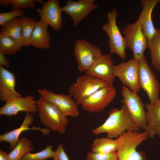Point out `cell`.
<instances>
[{
    "mask_svg": "<svg viewBox=\"0 0 160 160\" xmlns=\"http://www.w3.org/2000/svg\"><path fill=\"white\" fill-rule=\"evenodd\" d=\"M13 10H21L22 9H33L35 7V2L42 4L44 2L41 0H9Z\"/></svg>",
    "mask_w": 160,
    "mask_h": 160,
    "instance_id": "cell-29",
    "label": "cell"
},
{
    "mask_svg": "<svg viewBox=\"0 0 160 160\" xmlns=\"http://www.w3.org/2000/svg\"><path fill=\"white\" fill-rule=\"evenodd\" d=\"M148 41L151 64L156 70L160 73V29H157L155 35Z\"/></svg>",
    "mask_w": 160,
    "mask_h": 160,
    "instance_id": "cell-23",
    "label": "cell"
},
{
    "mask_svg": "<svg viewBox=\"0 0 160 160\" xmlns=\"http://www.w3.org/2000/svg\"><path fill=\"white\" fill-rule=\"evenodd\" d=\"M73 49L78 69L81 72L87 71L102 54L99 47L84 39L76 40L74 44Z\"/></svg>",
    "mask_w": 160,
    "mask_h": 160,
    "instance_id": "cell-9",
    "label": "cell"
},
{
    "mask_svg": "<svg viewBox=\"0 0 160 160\" xmlns=\"http://www.w3.org/2000/svg\"><path fill=\"white\" fill-rule=\"evenodd\" d=\"M34 98L33 96L29 95L25 97H17L7 101L0 108V115L11 116L21 111L36 114L38 110Z\"/></svg>",
    "mask_w": 160,
    "mask_h": 160,
    "instance_id": "cell-15",
    "label": "cell"
},
{
    "mask_svg": "<svg viewBox=\"0 0 160 160\" xmlns=\"http://www.w3.org/2000/svg\"><path fill=\"white\" fill-rule=\"evenodd\" d=\"M116 160H120L119 159H116Z\"/></svg>",
    "mask_w": 160,
    "mask_h": 160,
    "instance_id": "cell-36",
    "label": "cell"
},
{
    "mask_svg": "<svg viewBox=\"0 0 160 160\" xmlns=\"http://www.w3.org/2000/svg\"><path fill=\"white\" fill-rule=\"evenodd\" d=\"M36 10L41 20L50 25L53 30H61L63 22L62 12L57 0H48L44 3L41 9L38 8Z\"/></svg>",
    "mask_w": 160,
    "mask_h": 160,
    "instance_id": "cell-16",
    "label": "cell"
},
{
    "mask_svg": "<svg viewBox=\"0 0 160 160\" xmlns=\"http://www.w3.org/2000/svg\"><path fill=\"white\" fill-rule=\"evenodd\" d=\"M5 55L2 52L0 51V66L9 67L10 66V63Z\"/></svg>",
    "mask_w": 160,
    "mask_h": 160,
    "instance_id": "cell-33",
    "label": "cell"
},
{
    "mask_svg": "<svg viewBox=\"0 0 160 160\" xmlns=\"http://www.w3.org/2000/svg\"><path fill=\"white\" fill-rule=\"evenodd\" d=\"M48 26L41 20L37 22L32 34V45L39 49L50 48L51 38L47 31Z\"/></svg>",
    "mask_w": 160,
    "mask_h": 160,
    "instance_id": "cell-21",
    "label": "cell"
},
{
    "mask_svg": "<svg viewBox=\"0 0 160 160\" xmlns=\"http://www.w3.org/2000/svg\"><path fill=\"white\" fill-rule=\"evenodd\" d=\"M139 63V81L140 87L147 94L149 103L154 105L159 99L160 83L148 65L145 55Z\"/></svg>",
    "mask_w": 160,
    "mask_h": 160,
    "instance_id": "cell-7",
    "label": "cell"
},
{
    "mask_svg": "<svg viewBox=\"0 0 160 160\" xmlns=\"http://www.w3.org/2000/svg\"><path fill=\"white\" fill-rule=\"evenodd\" d=\"M108 85L103 80L88 74L79 76L69 88V93L77 104L81 105L86 99L98 90Z\"/></svg>",
    "mask_w": 160,
    "mask_h": 160,
    "instance_id": "cell-8",
    "label": "cell"
},
{
    "mask_svg": "<svg viewBox=\"0 0 160 160\" xmlns=\"http://www.w3.org/2000/svg\"><path fill=\"white\" fill-rule=\"evenodd\" d=\"M10 4L9 0H0V4L4 7H8Z\"/></svg>",
    "mask_w": 160,
    "mask_h": 160,
    "instance_id": "cell-35",
    "label": "cell"
},
{
    "mask_svg": "<svg viewBox=\"0 0 160 160\" xmlns=\"http://www.w3.org/2000/svg\"><path fill=\"white\" fill-rule=\"evenodd\" d=\"M109 116L101 125L92 130L95 135L107 133V137L117 139L127 131H137L140 128L130 116L126 108L122 105L121 108H112Z\"/></svg>",
    "mask_w": 160,
    "mask_h": 160,
    "instance_id": "cell-1",
    "label": "cell"
},
{
    "mask_svg": "<svg viewBox=\"0 0 160 160\" xmlns=\"http://www.w3.org/2000/svg\"><path fill=\"white\" fill-rule=\"evenodd\" d=\"M24 13L22 10H13L7 12L0 13V25H2L7 21L17 17L24 16Z\"/></svg>",
    "mask_w": 160,
    "mask_h": 160,
    "instance_id": "cell-31",
    "label": "cell"
},
{
    "mask_svg": "<svg viewBox=\"0 0 160 160\" xmlns=\"http://www.w3.org/2000/svg\"><path fill=\"white\" fill-rule=\"evenodd\" d=\"M160 0H142L141 5L142 9L138 20L140 22L142 30L148 40L156 33L157 29L155 28L151 18L153 9Z\"/></svg>",
    "mask_w": 160,
    "mask_h": 160,
    "instance_id": "cell-18",
    "label": "cell"
},
{
    "mask_svg": "<svg viewBox=\"0 0 160 160\" xmlns=\"http://www.w3.org/2000/svg\"><path fill=\"white\" fill-rule=\"evenodd\" d=\"M0 160H9L8 153L2 150H0Z\"/></svg>",
    "mask_w": 160,
    "mask_h": 160,
    "instance_id": "cell-34",
    "label": "cell"
},
{
    "mask_svg": "<svg viewBox=\"0 0 160 160\" xmlns=\"http://www.w3.org/2000/svg\"><path fill=\"white\" fill-rule=\"evenodd\" d=\"M159 17L160 18V15H159Z\"/></svg>",
    "mask_w": 160,
    "mask_h": 160,
    "instance_id": "cell-37",
    "label": "cell"
},
{
    "mask_svg": "<svg viewBox=\"0 0 160 160\" xmlns=\"http://www.w3.org/2000/svg\"><path fill=\"white\" fill-rule=\"evenodd\" d=\"M121 94L122 98L121 102L130 116L137 126L145 130L147 124L146 111L140 97L137 93L124 85L122 87Z\"/></svg>",
    "mask_w": 160,
    "mask_h": 160,
    "instance_id": "cell-6",
    "label": "cell"
},
{
    "mask_svg": "<svg viewBox=\"0 0 160 160\" xmlns=\"http://www.w3.org/2000/svg\"><path fill=\"white\" fill-rule=\"evenodd\" d=\"M16 81L14 74L0 66V100L7 102L15 98L23 97L15 89Z\"/></svg>",
    "mask_w": 160,
    "mask_h": 160,
    "instance_id": "cell-17",
    "label": "cell"
},
{
    "mask_svg": "<svg viewBox=\"0 0 160 160\" xmlns=\"http://www.w3.org/2000/svg\"><path fill=\"white\" fill-rule=\"evenodd\" d=\"M118 15L117 10L114 8L107 14L108 21L101 27L102 30L106 33L109 40L108 46L111 55L115 54L122 60L126 57V47L124 37L121 35L116 23Z\"/></svg>",
    "mask_w": 160,
    "mask_h": 160,
    "instance_id": "cell-4",
    "label": "cell"
},
{
    "mask_svg": "<svg viewBox=\"0 0 160 160\" xmlns=\"http://www.w3.org/2000/svg\"><path fill=\"white\" fill-rule=\"evenodd\" d=\"M40 96L55 106L66 116L76 117L80 114L78 104L70 94L55 93L47 89H40Z\"/></svg>",
    "mask_w": 160,
    "mask_h": 160,
    "instance_id": "cell-11",
    "label": "cell"
},
{
    "mask_svg": "<svg viewBox=\"0 0 160 160\" xmlns=\"http://www.w3.org/2000/svg\"><path fill=\"white\" fill-rule=\"evenodd\" d=\"M119 142V137L115 140L108 137L97 138L92 144L91 151L97 153L116 152L118 149Z\"/></svg>",
    "mask_w": 160,
    "mask_h": 160,
    "instance_id": "cell-22",
    "label": "cell"
},
{
    "mask_svg": "<svg viewBox=\"0 0 160 160\" xmlns=\"http://www.w3.org/2000/svg\"><path fill=\"white\" fill-rule=\"evenodd\" d=\"M117 159V152L103 153L91 151L87 153L86 160H116Z\"/></svg>",
    "mask_w": 160,
    "mask_h": 160,
    "instance_id": "cell-30",
    "label": "cell"
},
{
    "mask_svg": "<svg viewBox=\"0 0 160 160\" xmlns=\"http://www.w3.org/2000/svg\"><path fill=\"white\" fill-rule=\"evenodd\" d=\"M19 20L21 41L24 46L31 45L32 34L37 21L33 18H27L24 16L20 17Z\"/></svg>",
    "mask_w": 160,
    "mask_h": 160,
    "instance_id": "cell-25",
    "label": "cell"
},
{
    "mask_svg": "<svg viewBox=\"0 0 160 160\" xmlns=\"http://www.w3.org/2000/svg\"><path fill=\"white\" fill-rule=\"evenodd\" d=\"M114 66L111 54H102L86 71V73L113 85L115 78L113 73Z\"/></svg>",
    "mask_w": 160,
    "mask_h": 160,
    "instance_id": "cell-13",
    "label": "cell"
},
{
    "mask_svg": "<svg viewBox=\"0 0 160 160\" xmlns=\"http://www.w3.org/2000/svg\"><path fill=\"white\" fill-rule=\"evenodd\" d=\"M116 94V88L108 85L97 91L81 103L83 108L91 113L102 111L114 99Z\"/></svg>",
    "mask_w": 160,
    "mask_h": 160,
    "instance_id": "cell-12",
    "label": "cell"
},
{
    "mask_svg": "<svg viewBox=\"0 0 160 160\" xmlns=\"http://www.w3.org/2000/svg\"><path fill=\"white\" fill-rule=\"evenodd\" d=\"M33 143L25 137H23L12 151L8 153L9 160H20L27 153L34 150Z\"/></svg>",
    "mask_w": 160,
    "mask_h": 160,
    "instance_id": "cell-26",
    "label": "cell"
},
{
    "mask_svg": "<svg viewBox=\"0 0 160 160\" xmlns=\"http://www.w3.org/2000/svg\"><path fill=\"white\" fill-rule=\"evenodd\" d=\"M149 137L144 131H127L119 137V145L117 151L120 160H147L144 153L138 151L136 149Z\"/></svg>",
    "mask_w": 160,
    "mask_h": 160,
    "instance_id": "cell-2",
    "label": "cell"
},
{
    "mask_svg": "<svg viewBox=\"0 0 160 160\" xmlns=\"http://www.w3.org/2000/svg\"><path fill=\"white\" fill-rule=\"evenodd\" d=\"M139 62L132 59L114 65V76L119 78L123 85L131 91L138 93L140 91L139 81Z\"/></svg>",
    "mask_w": 160,
    "mask_h": 160,
    "instance_id": "cell-10",
    "label": "cell"
},
{
    "mask_svg": "<svg viewBox=\"0 0 160 160\" xmlns=\"http://www.w3.org/2000/svg\"><path fill=\"white\" fill-rule=\"evenodd\" d=\"M144 106L147 109V123L145 130L151 138H153L156 135L160 137V98L155 104L147 103L144 104Z\"/></svg>",
    "mask_w": 160,
    "mask_h": 160,
    "instance_id": "cell-20",
    "label": "cell"
},
{
    "mask_svg": "<svg viewBox=\"0 0 160 160\" xmlns=\"http://www.w3.org/2000/svg\"><path fill=\"white\" fill-rule=\"evenodd\" d=\"M122 33L126 47L132 51L133 59L139 62L144 56V52L148 47V39L140 22L137 20L134 23L127 25Z\"/></svg>",
    "mask_w": 160,
    "mask_h": 160,
    "instance_id": "cell-5",
    "label": "cell"
},
{
    "mask_svg": "<svg viewBox=\"0 0 160 160\" xmlns=\"http://www.w3.org/2000/svg\"><path fill=\"white\" fill-rule=\"evenodd\" d=\"M99 6L94 0H79L73 1L68 0L66 5L61 7V11L67 14L72 18L73 25L76 26L84 19Z\"/></svg>",
    "mask_w": 160,
    "mask_h": 160,
    "instance_id": "cell-14",
    "label": "cell"
},
{
    "mask_svg": "<svg viewBox=\"0 0 160 160\" xmlns=\"http://www.w3.org/2000/svg\"><path fill=\"white\" fill-rule=\"evenodd\" d=\"M0 34L10 36L22 42L19 18H15L1 26Z\"/></svg>",
    "mask_w": 160,
    "mask_h": 160,
    "instance_id": "cell-27",
    "label": "cell"
},
{
    "mask_svg": "<svg viewBox=\"0 0 160 160\" xmlns=\"http://www.w3.org/2000/svg\"><path fill=\"white\" fill-rule=\"evenodd\" d=\"M52 145H48L44 150L39 152L34 153L28 152L20 160H47L48 158H53L54 151L52 150Z\"/></svg>",
    "mask_w": 160,
    "mask_h": 160,
    "instance_id": "cell-28",
    "label": "cell"
},
{
    "mask_svg": "<svg viewBox=\"0 0 160 160\" xmlns=\"http://www.w3.org/2000/svg\"><path fill=\"white\" fill-rule=\"evenodd\" d=\"M24 45L22 42L7 35L0 34V51L5 55L15 54Z\"/></svg>",
    "mask_w": 160,
    "mask_h": 160,
    "instance_id": "cell-24",
    "label": "cell"
},
{
    "mask_svg": "<svg viewBox=\"0 0 160 160\" xmlns=\"http://www.w3.org/2000/svg\"><path fill=\"white\" fill-rule=\"evenodd\" d=\"M34 118L32 114L27 113L21 126L18 128L0 135V142H8L10 145V149H13L19 140L20 135L24 131L29 129L38 130L41 131L45 135L50 132V129L48 128L41 129L35 127H29V126L32 124Z\"/></svg>",
    "mask_w": 160,
    "mask_h": 160,
    "instance_id": "cell-19",
    "label": "cell"
},
{
    "mask_svg": "<svg viewBox=\"0 0 160 160\" xmlns=\"http://www.w3.org/2000/svg\"><path fill=\"white\" fill-rule=\"evenodd\" d=\"M53 158L54 160H69L62 143L58 145L56 150L54 151Z\"/></svg>",
    "mask_w": 160,
    "mask_h": 160,
    "instance_id": "cell-32",
    "label": "cell"
},
{
    "mask_svg": "<svg viewBox=\"0 0 160 160\" xmlns=\"http://www.w3.org/2000/svg\"><path fill=\"white\" fill-rule=\"evenodd\" d=\"M36 103L42 123L53 131L64 134L68 124L66 117L54 105L41 96Z\"/></svg>",
    "mask_w": 160,
    "mask_h": 160,
    "instance_id": "cell-3",
    "label": "cell"
}]
</instances>
